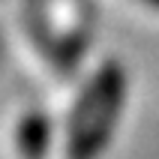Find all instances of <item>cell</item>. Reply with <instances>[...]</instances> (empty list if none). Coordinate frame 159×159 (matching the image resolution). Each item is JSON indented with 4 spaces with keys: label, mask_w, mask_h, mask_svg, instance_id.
Wrapping results in <instances>:
<instances>
[{
    "label": "cell",
    "mask_w": 159,
    "mask_h": 159,
    "mask_svg": "<svg viewBox=\"0 0 159 159\" xmlns=\"http://www.w3.org/2000/svg\"><path fill=\"white\" fill-rule=\"evenodd\" d=\"M129 102V69L105 57L87 78L63 120V159H102L123 123Z\"/></svg>",
    "instance_id": "6da1fadb"
},
{
    "label": "cell",
    "mask_w": 159,
    "mask_h": 159,
    "mask_svg": "<svg viewBox=\"0 0 159 159\" xmlns=\"http://www.w3.org/2000/svg\"><path fill=\"white\" fill-rule=\"evenodd\" d=\"M15 150L21 159H48L57 138V120L45 108H27L15 120Z\"/></svg>",
    "instance_id": "7a4b0ae2"
},
{
    "label": "cell",
    "mask_w": 159,
    "mask_h": 159,
    "mask_svg": "<svg viewBox=\"0 0 159 159\" xmlns=\"http://www.w3.org/2000/svg\"><path fill=\"white\" fill-rule=\"evenodd\" d=\"M138 3H144V6H150V9H156V12H159V0H138Z\"/></svg>",
    "instance_id": "3957f363"
}]
</instances>
